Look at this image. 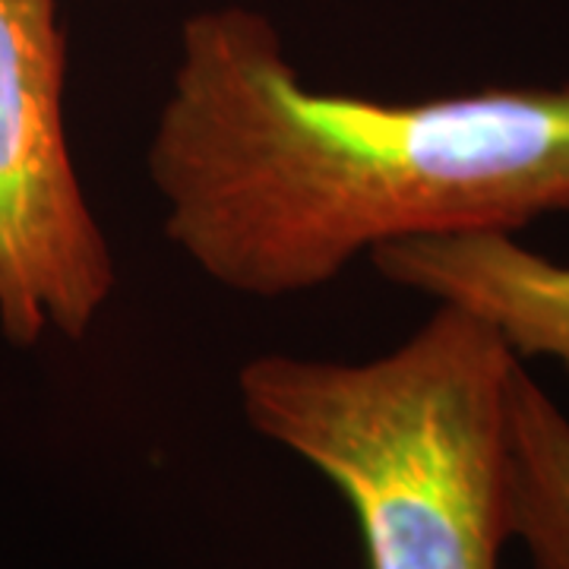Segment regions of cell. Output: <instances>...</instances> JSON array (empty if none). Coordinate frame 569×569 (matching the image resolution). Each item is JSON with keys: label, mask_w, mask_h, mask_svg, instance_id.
<instances>
[{"label": "cell", "mask_w": 569, "mask_h": 569, "mask_svg": "<svg viewBox=\"0 0 569 569\" xmlns=\"http://www.w3.org/2000/svg\"><path fill=\"white\" fill-rule=\"evenodd\" d=\"M146 174L193 269L279 301L396 241L569 212V82L421 102L320 92L269 17L209 7L183 22Z\"/></svg>", "instance_id": "obj_1"}, {"label": "cell", "mask_w": 569, "mask_h": 569, "mask_svg": "<svg viewBox=\"0 0 569 569\" xmlns=\"http://www.w3.org/2000/svg\"><path fill=\"white\" fill-rule=\"evenodd\" d=\"M519 358L456 305L367 361L269 351L238 370L244 421L323 475L365 569H500Z\"/></svg>", "instance_id": "obj_2"}, {"label": "cell", "mask_w": 569, "mask_h": 569, "mask_svg": "<svg viewBox=\"0 0 569 569\" xmlns=\"http://www.w3.org/2000/svg\"><path fill=\"white\" fill-rule=\"evenodd\" d=\"M58 0H0V332L80 342L118 288L114 250L73 164Z\"/></svg>", "instance_id": "obj_3"}, {"label": "cell", "mask_w": 569, "mask_h": 569, "mask_svg": "<svg viewBox=\"0 0 569 569\" xmlns=\"http://www.w3.org/2000/svg\"><path fill=\"white\" fill-rule=\"evenodd\" d=\"M380 279L433 305H456L497 329L519 361L548 358L569 373V266L509 231L408 238L373 250Z\"/></svg>", "instance_id": "obj_4"}, {"label": "cell", "mask_w": 569, "mask_h": 569, "mask_svg": "<svg viewBox=\"0 0 569 569\" xmlns=\"http://www.w3.org/2000/svg\"><path fill=\"white\" fill-rule=\"evenodd\" d=\"M509 535L529 569H569V418L526 361L509 380Z\"/></svg>", "instance_id": "obj_5"}]
</instances>
